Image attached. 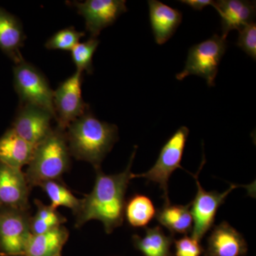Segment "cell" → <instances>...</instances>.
I'll use <instances>...</instances> for the list:
<instances>
[{
    "instance_id": "obj_1",
    "label": "cell",
    "mask_w": 256,
    "mask_h": 256,
    "mask_svg": "<svg viewBox=\"0 0 256 256\" xmlns=\"http://www.w3.org/2000/svg\"><path fill=\"white\" fill-rule=\"evenodd\" d=\"M134 148L126 169L116 174H106L96 170L95 184L92 192L82 200L80 208L76 214V228L90 220L102 222L106 233L111 234L124 223L126 193L130 182L133 178L131 168L136 154Z\"/></svg>"
},
{
    "instance_id": "obj_2",
    "label": "cell",
    "mask_w": 256,
    "mask_h": 256,
    "mask_svg": "<svg viewBox=\"0 0 256 256\" xmlns=\"http://www.w3.org/2000/svg\"><path fill=\"white\" fill-rule=\"evenodd\" d=\"M70 156L88 162L96 170L118 139V130L114 124L96 118L92 112L76 120L66 130Z\"/></svg>"
},
{
    "instance_id": "obj_3",
    "label": "cell",
    "mask_w": 256,
    "mask_h": 256,
    "mask_svg": "<svg viewBox=\"0 0 256 256\" xmlns=\"http://www.w3.org/2000/svg\"><path fill=\"white\" fill-rule=\"evenodd\" d=\"M69 151L65 131L56 127L35 146L26 170L30 188L40 186L50 180H60L70 166Z\"/></svg>"
},
{
    "instance_id": "obj_4",
    "label": "cell",
    "mask_w": 256,
    "mask_h": 256,
    "mask_svg": "<svg viewBox=\"0 0 256 256\" xmlns=\"http://www.w3.org/2000/svg\"><path fill=\"white\" fill-rule=\"evenodd\" d=\"M227 48L226 40L218 34L190 48L182 72L176 74L178 80L190 75H196L204 78L210 87L215 86V79L222 57Z\"/></svg>"
},
{
    "instance_id": "obj_5",
    "label": "cell",
    "mask_w": 256,
    "mask_h": 256,
    "mask_svg": "<svg viewBox=\"0 0 256 256\" xmlns=\"http://www.w3.org/2000/svg\"><path fill=\"white\" fill-rule=\"evenodd\" d=\"M13 70L14 86L21 104L44 109L56 119L54 90L50 88L46 77L24 60L15 64Z\"/></svg>"
},
{
    "instance_id": "obj_6",
    "label": "cell",
    "mask_w": 256,
    "mask_h": 256,
    "mask_svg": "<svg viewBox=\"0 0 256 256\" xmlns=\"http://www.w3.org/2000/svg\"><path fill=\"white\" fill-rule=\"evenodd\" d=\"M190 133L188 127L178 128L162 148L156 164L146 172L133 174L134 178H144L148 182L158 184L163 192L164 204H170L168 194V183L175 170L182 169V160Z\"/></svg>"
},
{
    "instance_id": "obj_7",
    "label": "cell",
    "mask_w": 256,
    "mask_h": 256,
    "mask_svg": "<svg viewBox=\"0 0 256 256\" xmlns=\"http://www.w3.org/2000/svg\"><path fill=\"white\" fill-rule=\"evenodd\" d=\"M30 210L0 208V256H24L32 234Z\"/></svg>"
},
{
    "instance_id": "obj_8",
    "label": "cell",
    "mask_w": 256,
    "mask_h": 256,
    "mask_svg": "<svg viewBox=\"0 0 256 256\" xmlns=\"http://www.w3.org/2000/svg\"><path fill=\"white\" fill-rule=\"evenodd\" d=\"M205 156H203V161L198 172L192 175L196 181L197 192L194 200L190 202V210L193 218V228L192 230V238L196 239L198 242L204 238L207 232L212 228L214 223L217 210L225 202L226 198L228 196L234 188L239 186L232 184L226 191L223 193L217 192H206L202 188L198 181V174L204 164Z\"/></svg>"
},
{
    "instance_id": "obj_9",
    "label": "cell",
    "mask_w": 256,
    "mask_h": 256,
    "mask_svg": "<svg viewBox=\"0 0 256 256\" xmlns=\"http://www.w3.org/2000/svg\"><path fill=\"white\" fill-rule=\"evenodd\" d=\"M82 74L76 72L64 80L54 92L56 120L62 130L88 111L82 98Z\"/></svg>"
},
{
    "instance_id": "obj_10",
    "label": "cell",
    "mask_w": 256,
    "mask_h": 256,
    "mask_svg": "<svg viewBox=\"0 0 256 256\" xmlns=\"http://www.w3.org/2000/svg\"><path fill=\"white\" fill-rule=\"evenodd\" d=\"M70 3L84 16L90 38H97L104 28L112 25L128 11L124 0H87Z\"/></svg>"
},
{
    "instance_id": "obj_11",
    "label": "cell",
    "mask_w": 256,
    "mask_h": 256,
    "mask_svg": "<svg viewBox=\"0 0 256 256\" xmlns=\"http://www.w3.org/2000/svg\"><path fill=\"white\" fill-rule=\"evenodd\" d=\"M52 118H54V116L44 109L20 104L11 128L24 140L36 146L52 130Z\"/></svg>"
},
{
    "instance_id": "obj_12",
    "label": "cell",
    "mask_w": 256,
    "mask_h": 256,
    "mask_svg": "<svg viewBox=\"0 0 256 256\" xmlns=\"http://www.w3.org/2000/svg\"><path fill=\"white\" fill-rule=\"evenodd\" d=\"M30 190L22 170L0 163V208L30 210Z\"/></svg>"
},
{
    "instance_id": "obj_13",
    "label": "cell",
    "mask_w": 256,
    "mask_h": 256,
    "mask_svg": "<svg viewBox=\"0 0 256 256\" xmlns=\"http://www.w3.org/2000/svg\"><path fill=\"white\" fill-rule=\"evenodd\" d=\"M248 252L247 242L236 229L226 222L212 229L204 250L205 256H244Z\"/></svg>"
},
{
    "instance_id": "obj_14",
    "label": "cell",
    "mask_w": 256,
    "mask_h": 256,
    "mask_svg": "<svg viewBox=\"0 0 256 256\" xmlns=\"http://www.w3.org/2000/svg\"><path fill=\"white\" fill-rule=\"evenodd\" d=\"M212 6L218 12L222 22V38L226 40L229 32L240 30L254 22L256 16L255 2L244 0L214 1Z\"/></svg>"
},
{
    "instance_id": "obj_15",
    "label": "cell",
    "mask_w": 256,
    "mask_h": 256,
    "mask_svg": "<svg viewBox=\"0 0 256 256\" xmlns=\"http://www.w3.org/2000/svg\"><path fill=\"white\" fill-rule=\"evenodd\" d=\"M150 20L156 43L162 45L174 35L182 21V13L158 1H148Z\"/></svg>"
},
{
    "instance_id": "obj_16",
    "label": "cell",
    "mask_w": 256,
    "mask_h": 256,
    "mask_svg": "<svg viewBox=\"0 0 256 256\" xmlns=\"http://www.w3.org/2000/svg\"><path fill=\"white\" fill-rule=\"evenodd\" d=\"M25 38L20 20L0 8V50L15 64L24 60L20 50L24 46Z\"/></svg>"
},
{
    "instance_id": "obj_17",
    "label": "cell",
    "mask_w": 256,
    "mask_h": 256,
    "mask_svg": "<svg viewBox=\"0 0 256 256\" xmlns=\"http://www.w3.org/2000/svg\"><path fill=\"white\" fill-rule=\"evenodd\" d=\"M35 146L10 128L0 138V163L22 170L30 164Z\"/></svg>"
},
{
    "instance_id": "obj_18",
    "label": "cell",
    "mask_w": 256,
    "mask_h": 256,
    "mask_svg": "<svg viewBox=\"0 0 256 256\" xmlns=\"http://www.w3.org/2000/svg\"><path fill=\"white\" fill-rule=\"evenodd\" d=\"M69 232L63 225L50 232L32 235L24 256H56L68 240Z\"/></svg>"
},
{
    "instance_id": "obj_19",
    "label": "cell",
    "mask_w": 256,
    "mask_h": 256,
    "mask_svg": "<svg viewBox=\"0 0 256 256\" xmlns=\"http://www.w3.org/2000/svg\"><path fill=\"white\" fill-rule=\"evenodd\" d=\"M174 240L172 235L168 236L158 226L146 228L143 236H132L133 245L144 256H172L170 249Z\"/></svg>"
},
{
    "instance_id": "obj_20",
    "label": "cell",
    "mask_w": 256,
    "mask_h": 256,
    "mask_svg": "<svg viewBox=\"0 0 256 256\" xmlns=\"http://www.w3.org/2000/svg\"><path fill=\"white\" fill-rule=\"evenodd\" d=\"M156 220L172 233L188 234L193 228V218L188 205L164 204L156 212Z\"/></svg>"
},
{
    "instance_id": "obj_21",
    "label": "cell",
    "mask_w": 256,
    "mask_h": 256,
    "mask_svg": "<svg viewBox=\"0 0 256 256\" xmlns=\"http://www.w3.org/2000/svg\"><path fill=\"white\" fill-rule=\"evenodd\" d=\"M156 210L152 201L143 194H136L124 206V216L134 228H144L156 216Z\"/></svg>"
},
{
    "instance_id": "obj_22",
    "label": "cell",
    "mask_w": 256,
    "mask_h": 256,
    "mask_svg": "<svg viewBox=\"0 0 256 256\" xmlns=\"http://www.w3.org/2000/svg\"><path fill=\"white\" fill-rule=\"evenodd\" d=\"M36 213L30 220V230L32 235H38L50 232L63 225L66 218L56 210L44 204L40 200H34Z\"/></svg>"
},
{
    "instance_id": "obj_23",
    "label": "cell",
    "mask_w": 256,
    "mask_h": 256,
    "mask_svg": "<svg viewBox=\"0 0 256 256\" xmlns=\"http://www.w3.org/2000/svg\"><path fill=\"white\" fill-rule=\"evenodd\" d=\"M40 186L43 188L50 201V207L56 210L58 207L70 208L76 215L78 212L82 200L74 196L72 192L60 180H50L42 183Z\"/></svg>"
},
{
    "instance_id": "obj_24",
    "label": "cell",
    "mask_w": 256,
    "mask_h": 256,
    "mask_svg": "<svg viewBox=\"0 0 256 256\" xmlns=\"http://www.w3.org/2000/svg\"><path fill=\"white\" fill-rule=\"evenodd\" d=\"M97 38H90L88 41L78 43L72 50V60L76 66V72H86L88 74L94 72L92 56L99 45Z\"/></svg>"
},
{
    "instance_id": "obj_25",
    "label": "cell",
    "mask_w": 256,
    "mask_h": 256,
    "mask_svg": "<svg viewBox=\"0 0 256 256\" xmlns=\"http://www.w3.org/2000/svg\"><path fill=\"white\" fill-rule=\"evenodd\" d=\"M85 35V32L77 31L73 26L64 28L50 37L45 44V46L47 50L72 52L79 43V40Z\"/></svg>"
},
{
    "instance_id": "obj_26",
    "label": "cell",
    "mask_w": 256,
    "mask_h": 256,
    "mask_svg": "<svg viewBox=\"0 0 256 256\" xmlns=\"http://www.w3.org/2000/svg\"><path fill=\"white\" fill-rule=\"evenodd\" d=\"M236 45L249 56L256 60V24L252 22L239 30Z\"/></svg>"
},
{
    "instance_id": "obj_27",
    "label": "cell",
    "mask_w": 256,
    "mask_h": 256,
    "mask_svg": "<svg viewBox=\"0 0 256 256\" xmlns=\"http://www.w3.org/2000/svg\"><path fill=\"white\" fill-rule=\"evenodd\" d=\"M175 256H201L204 249L196 239L188 236L174 240Z\"/></svg>"
},
{
    "instance_id": "obj_28",
    "label": "cell",
    "mask_w": 256,
    "mask_h": 256,
    "mask_svg": "<svg viewBox=\"0 0 256 256\" xmlns=\"http://www.w3.org/2000/svg\"><path fill=\"white\" fill-rule=\"evenodd\" d=\"M180 2L184 4L188 5L192 9L198 11H202L208 5H212L214 3V1L212 0H181Z\"/></svg>"
},
{
    "instance_id": "obj_29",
    "label": "cell",
    "mask_w": 256,
    "mask_h": 256,
    "mask_svg": "<svg viewBox=\"0 0 256 256\" xmlns=\"http://www.w3.org/2000/svg\"><path fill=\"white\" fill-rule=\"evenodd\" d=\"M56 256H62V254H58V255H57Z\"/></svg>"
}]
</instances>
